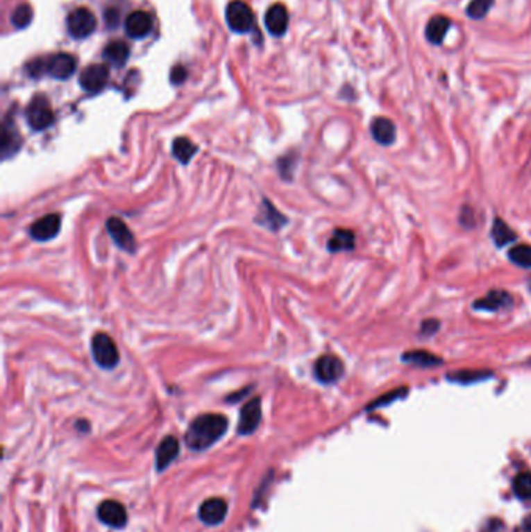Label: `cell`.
<instances>
[{"mask_svg":"<svg viewBox=\"0 0 531 532\" xmlns=\"http://www.w3.org/2000/svg\"><path fill=\"white\" fill-rule=\"evenodd\" d=\"M265 27L273 36H283L289 28V11L283 3L271 5L265 15Z\"/></svg>","mask_w":531,"mask_h":532,"instance_id":"cell-13","label":"cell"},{"mask_svg":"<svg viewBox=\"0 0 531 532\" xmlns=\"http://www.w3.org/2000/svg\"><path fill=\"white\" fill-rule=\"evenodd\" d=\"M22 146L21 134L17 131V126L15 125V120L6 119L3 123V132H2V155L3 157L15 156Z\"/></svg>","mask_w":531,"mask_h":532,"instance_id":"cell-18","label":"cell"},{"mask_svg":"<svg viewBox=\"0 0 531 532\" xmlns=\"http://www.w3.org/2000/svg\"><path fill=\"white\" fill-rule=\"evenodd\" d=\"M449 28H450L449 17L441 16V15L433 16L425 27V36L428 42H432L433 46H439V44H443Z\"/></svg>","mask_w":531,"mask_h":532,"instance_id":"cell-21","label":"cell"},{"mask_svg":"<svg viewBox=\"0 0 531 532\" xmlns=\"http://www.w3.org/2000/svg\"><path fill=\"white\" fill-rule=\"evenodd\" d=\"M491 237H492V240L496 241V245L498 248L508 245V243L514 241L517 239V235H516L514 230L511 229L505 221L498 220V218L494 221V224H492Z\"/></svg>","mask_w":531,"mask_h":532,"instance_id":"cell-26","label":"cell"},{"mask_svg":"<svg viewBox=\"0 0 531 532\" xmlns=\"http://www.w3.org/2000/svg\"><path fill=\"white\" fill-rule=\"evenodd\" d=\"M226 22L235 33H249L255 24L254 12L245 2L234 0L226 8Z\"/></svg>","mask_w":531,"mask_h":532,"instance_id":"cell-4","label":"cell"},{"mask_svg":"<svg viewBox=\"0 0 531 532\" xmlns=\"http://www.w3.org/2000/svg\"><path fill=\"white\" fill-rule=\"evenodd\" d=\"M258 223H260L262 226H265L270 230H274V232H278L280 228L285 226L287 218L280 214L270 201L265 200L264 204L260 206V212L258 215Z\"/></svg>","mask_w":531,"mask_h":532,"instance_id":"cell-19","label":"cell"},{"mask_svg":"<svg viewBox=\"0 0 531 532\" xmlns=\"http://www.w3.org/2000/svg\"><path fill=\"white\" fill-rule=\"evenodd\" d=\"M402 360H404L405 363L416 364V366H421V368H437L438 364L443 363L441 358H438L437 355H433L432 352H427V350L407 352V354L402 357Z\"/></svg>","mask_w":531,"mask_h":532,"instance_id":"cell-25","label":"cell"},{"mask_svg":"<svg viewBox=\"0 0 531 532\" xmlns=\"http://www.w3.org/2000/svg\"><path fill=\"white\" fill-rule=\"evenodd\" d=\"M30 76H33V78H36V76H41L42 75V60H35L33 62L30 64V66L27 67Z\"/></svg>","mask_w":531,"mask_h":532,"instance_id":"cell-33","label":"cell"},{"mask_svg":"<svg viewBox=\"0 0 531 532\" xmlns=\"http://www.w3.org/2000/svg\"><path fill=\"white\" fill-rule=\"evenodd\" d=\"M179 454V442L174 436H167L161 440L156 450V469L162 472L174 463Z\"/></svg>","mask_w":531,"mask_h":532,"instance_id":"cell-17","label":"cell"},{"mask_svg":"<svg viewBox=\"0 0 531 532\" xmlns=\"http://www.w3.org/2000/svg\"><path fill=\"white\" fill-rule=\"evenodd\" d=\"M25 117H27L31 130L35 131L47 130L55 121L52 106H50L49 100L44 97V95H36V97H33V100H31L30 105L27 106V111H25Z\"/></svg>","mask_w":531,"mask_h":532,"instance_id":"cell-3","label":"cell"},{"mask_svg":"<svg viewBox=\"0 0 531 532\" xmlns=\"http://www.w3.org/2000/svg\"><path fill=\"white\" fill-rule=\"evenodd\" d=\"M228 514V504L221 498H210L206 499L200 508V518L208 526H215L220 524Z\"/></svg>","mask_w":531,"mask_h":532,"instance_id":"cell-12","label":"cell"},{"mask_svg":"<svg viewBox=\"0 0 531 532\" xmlns=\"http://www.w3.org/2000/svg\"><path fill=\"white\" fill-rule=\"evenodd\" d=\"M315 377L318 381H321L324 384H330L335 383L337 380H340L342 375L344 374V366L343 361L340 358L335 355H323L321 358H318V361L315 363Z\"/></svg>","mask_w":531,"mask_h":532,"instance_id":"cell-6","label":"cell"},{"mask_svg":"<svg viewBox=\"0 0 531 532\" xmlns=\"http://www.w3.org/2000/svg\"><path fill=\"white\" fill-rule=\"evenodd\" d=\"M228 429V419L221 414H203L192 422L185 433V444L195 452L212 447Z\"/></svg>","mask_w":531,"mask_h":532,"instance_id":"cell-1","label":"cell"},{"mask_svg":"<svg viewBox=\"0 0 531 532\" xmlns=\"http://www.w3.org/2000/svg\"><path fill=\"white\" fill-rule=\"evenodd\" d=\"M61 216L58 214H50L42 216L30 226V237L36 241H49L60 234Z\"/></svg>","mask_w":531,"mask_h":532,"instance_id":"cell-9","label":"cell"},{"mask_svg":"<svg viewBox=\"0 0 531 532\" xmlns=\"http://www.w3.org/2000/svg\"><path fill=\"white\" fill-rule=\"evenodd\" d=\"M106 229L108 234L111 235V239L120 249H124V251L130 254L136 251V240H134V235L130 228L125 224V221H121L117 216H111L110 220L106 221Z\"/></svg>","mask_w":531,"mask_h":532,"instance_id":"cell-8","label":"cell"},{"mask_svg":"<svg viewBox=\"0 0 531 532\" xmlns=\"http://www.w3.org/2000/svg\"><path fill=\"white\" fill-rule=\"evenodd\" d=\"M513 304V298L508 291L503 290H492L484 298L478 299L473 302V309L483 311H498L508 309Z\"/></svg>","mask_w":531,"mask_h":532,"instance_id":"cell-16","label":"cell"},{"mask_svg":"<svg viewBox=\"0 0 531 532\" xmlns=\"http://www.w3.org/2000/svg\"><path fill=\"white\" fill-rule=\"evenodd\" d=\"M449 377H453L452 380H455V381L471 383L473 380H482L483 372H472V370H463V372H457V374L449 375Z\"/></svg>","mask_w":531,"mask_h":532,"instance_id":"cell-31","label":"cell"},{"mask_svg":"<svg viewBox=\"0 0 531 532\" xmlns=\"http://www.w3.org/2000/svg\"><path fill=\"white\" fill-rule=\"evenodd\" d=\"M438 327H439L438 320H433V319L425 320V323L422 324V333H424V335H432V333L438 330Z\"/></svg>","mask_w":531,"mask_h":532,"instance_id":"cell-34","label":"cell"},{"mask_svg":"<svg viewBox=\"0 0 531 532\" xmlns=\"http://www.w3.org/2000/svg\"><path fill=\"white\" fill-rule=\"evenodd\" d=\"M103 58L108 62L112 64L114 67H121L125 66L128 58H130V49H128L125 42L112 41L105 47Z\"/></svg>","mask_w":531,"mask_h":532,"instance_id":"cell-23","label":"cell"},{"mask_svg":"<svg viewBox=\"0 0 531 532\" xmlns=\"http://www.w3.org/2000/svg\"><path fill=\"white\" fill-rule=\"evenodd\" d=\"M31 21H33V10H31L30 5H19L17 8L12 11L11 24L15 25L16 28L28 27Z\"/></svg>","mask_w":531,"mask_h":532,"instance_id":"cell-28","label":"cell"},{"mask_svg":"<svg viewBox=\"0 0 531 532\" xmlns=\"http://www.w3.org/2000/svg\"><path fill=\"white\" fill-rule=\"evenodd\" d=\"M355 248V235L349 229H335L334 235L330 237L328 243V249L330 252H344L353 251Z\"/></svg>","mask_w":531,"mask_h":532,"instance_id":"cell-22","label":"cell"},{"mask_svg":"<svg viewBox=\"0 0 531 532\" xmlns=\"http://www.w3.org/2000/svg\"><path fill=\"white\" fill-rule=\"evenodd\" d=\"M108 78H110V70L105 64H92L81 72L80 86L89 94H97L106 86Z\"/></svg>","mask_w":531,"mask_h":532,"instance_id":"cell-7","label":"cell"},{"mask_svg":"<svg viewBox=\"0 0 531 532\" xmlns=\"http://www.w3.org/2000/svg\"><path fill=\"white\" fill-rule=\"evenodd\" d=\"M97 514L100 520L111 528H124L128 520V514L124 504L114 501V499H106V501L101 503L99 506Z\"/></svg>","mask_w":531,"mask_h":532,"instance_id":"cell-10","label":"cell"},{"mask_svg":"<svg viewBox=\"0 0 531 532\" xmlns=\"http://www.w3.org/2000/svg\"><path fill=\"white\" fill-rule=\"evenodd\" d=\"M76 61L72 55L58 53L50 58L47 62V72L56 80H67L75 74Z\"/></svg>","mask_w":531,"mask_h":532,"instance_id":"cell-14","label":"cell"},{"mask_svg":"<svg viewBox=\"0 0 531 532\" xmlns=\"http://www.w3.org/2000/svg\"><path fill=\"white\" fill-rule=\"evenodd\" d=\"M492 5H494V0H472L468 8H466V15L478 21V19H483L488 15Z\"/></svg>","mask_w":531,"mask_h":532,"instance_id":"cell-30","label":"cell"},{"mask_svg":"<svg viewBox=\"0 0 531 532\" xmlns=\"http://www.w3.org/2000/svg\"><path fill=\"white\" fill-rule=\"evenodd\" d=\"M262 419V409H260V399L249 400L240 411V422H239V434L246 436L254 433L258 429Z\"/></svg>","mask_w":531,"mask_h":532,"instance_id":"cell-11","label":"cell"},{"mask_svg":"<svg viewBox=\"0 0 531 532\" xmlns=\"http://www.w3.org/2000/svg\"><path fill=\"white\" fill-rule=\"evenodd\" d=\"M97 28V17L87 8H78L72 11L67 17V31L75 40L91 36Z\"/></svg>","mask_w":531,"mask_h":532,"instance_id":"cell-5","label":"cell"},{"mask_svg":"<svg viewBox=\"0 0 531 532\" xmlns=\"http://www.w3.org/2000/svg\"><path fill=\"white\" fill-rule=\"evenodd\" d=\"M198 146L192 142L187 137H178L174 140V146H171V153L179 160V162L187 165L192 157L195 156Z\"/></svg>","mask_w":531,"mask_h":532,"instance_id":"cell-24","label":"cell"},{"mask_svg":"<svg viewBox=\"0 0 531 532\" xmlns=\"http://www.w3.org/2000/svg\"><path fill=\"white\" fill-rule=\"evenodd\" d=\"M523 532H531V515H528L525 520H523Z\"/></svg>","mask_w":531,"mask_h":532,"instance_id":"cell-36","label":"cell"},{"mask_svg":"<svg viewBox=\"0 0 531 532\" xmlns=\"http://www.w3.org/2000/svg\"><path fill=\"white\" fill-rule=\"evenodd\" d=\"M92 357L101 369H114L120 361L119 349L106 333H95L91 343Z\"/></svg>","mask_w":531,"mask_h":532,"instance_id":"cell-2","label":"cell"},{"mask_svg":"<svg viewBox=\"0 0 531 532\" xmlns=\"http://www.w3.org/2000/svg\"><path fill=\"white\" fill-rule=\"evenodd\" d=\"M119 21V12L116 10H108L106 11V22L108 27H116Z\"/></svg>","mask_w":531,"mask_h":532,"instance_id":"cell-35","label":"cell"},{"mask_svg":"<svg viewBox=\"0 0 531 532\" xmlns=\"http://www.w3.org/2000/svg\"><path fill=\"white\" fill-rule=\"evenodd\" d=\"M185 78H187V70H185L183 66H175L174 69H171V74H170L171 85H176V86L183 85Z\"/></svg>","mask_w":531,"mask_h":532,"instance_id":"cell-32","label":"cell"},{"mask_svg":"<svg viewBox=\"0 0 531 532\" xmlns=\"http://www.w3.org/2000/svg\"><path fill=\"white\" fill-rule=\"evenodd\" d=\"M509 260L521 268H531V246L517 245L508 252Z\"/></svg>","mask_w":531,"mask_h":532,"instance_id":"cell-27","label":"cell"},{"mask_svg":"<svg viewBox=\"0 0 531 532\" xmlns=\"http://www.w3.org/2000/svg\"><path fill=\"white\" fill-rule=\"evenodd\" d=\"M153 28V21L150 15L145 11H134L125 21V31L130 37L134 40H142L150 33Z\"/></svg>","mask_w":531,"mask_h":532,"instance_id":"cell-15","label":"cell"},{"mask_svg":"<svg viewBox=\"0 0 531 532\" xmlns=\"http://www.w3.org/2000/svg\"><path fill=\"white\" fill-rule=\"evenodd\" d=\"M514 493L522 499H531V472H522L513 481Z\"/></svg>","mask_w":531,"mask_h":532,"instance_id":"cell-29","label":"cell"},{"mask_svg":"<svg viewBox=\"0 0 531 532\" xmlns=\"http://www.w3.org/2000/svg\"><path fill=\"white\" fill-rule=\"evenodd\" d=\"M371 134L377 144L391 145L396 140V126L389 119L379 117L371 123Z\"/></svg>","mask_w":531,"mask_h":532,"instance_id":"cell-20","label":"cell"}]
</instances>
